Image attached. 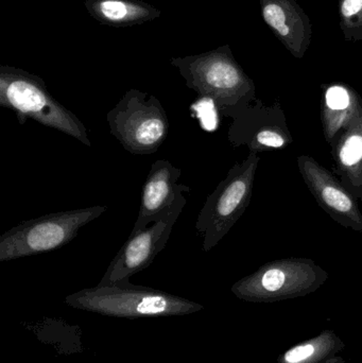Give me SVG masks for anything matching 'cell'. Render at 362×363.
Masks as SVG:
<instances>
[{"label":"cell","instance_id":"obj_7","mask_svg":"<svg viewBox=\"0 0 362 363\" xmlns=\"http://www.w3.org/2000/svg\"><path fill=\"white\" fill-rule=\"evenodd\" d=\"M327 273L310 258H284L264 264L252 275L234 285L233 291L244 298H276L312 291Z\"/></svg>","mask_w":362,"mask_h":363},{"label":"cell","instance_id":"obj_6","mask_svg":"<svg viewBox=\"0 0 362 363\" xmlns=\"http://www.w3.org/2000/svg\"><path fill=\"white\" fill-rule=\"evenodd\" d=\"M187 83L200 97L210 99L222 116L232 117L252 104L254 82L229 55H215L193 64L185 74Z\"/></svg>","mask_w":362,"mask_h":363},{"label":"cell","instance_id":"obj_15","mask_svg":"<svg viewBox=\"0 0 362 363\" xmlns=\"http://www.w3.org/2000/svg\"><path fill=\"white\" fill-rule=\"evenodd\" d=\"M340 29L348 42L362 40V0H339Z\"/></svg>","mask_w":362,"mask_h":363},{"label":"cell","instance_id":"obj_13","mask_svg":"<svg viewBox=\"0 0 362 363\" xmlns=\"http://www.w3.org/2000/svg\"><path fill=\"white\" fill-rule=\"evenodd\" d=\"M334 169L344 187L362 200V106L354 121L331 144Z\"/></svg>","mask_w":362,"mask_h":363},{"label":"cell","instance_id":"obj_17","mask_svg":"<svg viewBox=\"0 0 362 363\" xmlns=\"http://www.w3.org/2000/svg\"><path fill=\"white\" fill-rule=\"evenodd\" d=\"M315 353H316V347L312 343H306L289 350L284 355V360L286 363H303L310 359Z\"/></svg>","mask_w":362,"mask_h":363},{"label":"cell","instance_id":"obj_8","mask_svg":"<svg viewBox=\"0 0 362 363\" xmlns=\"http://www.w3.org/2000/svg\"><path fill=\"white\" fill-rule=\"evenodd\" d=\"M186 203V196L181 194L166 217L138 232L131 233L98 286L129 284L130 277L148 268L167 245L172 228Z\"/></svg>","mask_w":362,"mask_h":363},{"label":"cell","instance_id":"obj_4","mask_svg":"<svg viewBox=\"0 0 362 363\" xmlns=\"http://www.w3.org/2000/svg\"><path fill=\"white\" fill-rule=\"evenodd\" d=\"M106 121L111 134L133 155H153L169 134V119L161 102L136 89L125 94Z\"/></svg>","mask_w":362,"mask_h":363},{"label":"cell","instance_id":"obj_5","mask_svg":"<svg viewBox=\"0 0 362 363\" xmlns=\"http://www.w3.org/2000/svg\"><path fill=\"white\" fill-rule=\"evenodd\" d=\"M66 301L78 308L120 317L182 315L200 308L191 301L130 283L97 286L72 294Z\"/></svg>","mask_w":362,"mask_h":363},{"label":"cell","instance_id":"obj_14","mask_svg":"<svg viewBox=\"0 0 362 363\" xmlns=\"http://www.w3.org/2000/svg\"><path fill=\"white\" fill-rule=\"evenodd\" d=\"M361 106V97L352 87L338 83L327 86L321 102V121L325 140L329 145L354 121Z\"/></svg>","mask_w":362,"mask_h":363},{"label":"cell","instance_id":"obj_11","mask_svg":"<svg viewBox=\"0 0 362 363\" xmlns=\"http://www.w3.org/2000/svg\"><path fill=\"white\" fill-rule=\"evenodd\" d=\"M182 170L166 160L151 166L142 186V201L137 219L131 233H136L168 215L181 194L191 191L188 186L179 183Z\"/></svg>","mask_w":362,"mask_h":363},{"label":"cell","instance_id":"obj_9","mask_svg":"<svg viewBox=\"0 0 362 363\" xmlns=\"http://www.w3.org/2000/svg\"><path fill=\"white\" fill-rule=\"evenodd\" d=\"M227 138L234 148L246 146L255 153L286 149L293 143L282 106L257 98L232 117Z\"/></svg>","mask_w":362,"mask_h":363},{"label":"cell","instance_id":"obj_1","mask_svg":"<svg viewBox=\"0 0 362 363\" xmlns=\"http://www.w3.org/2000/svg\"><path fill=\"white\" fill-rule=\"evenodd\" d=\"M106 211V205H96L48 213L21 222L0 236V262L60 249L74 240L83 226Z\"/></svg>","mask_w":362,"mask_h":363},{"label":"cell","instance_id":"obj_10","mask_svg":"<svg viewBox=\"0 0 362 363\" xmlns=\"http://www.w3.org/2000/svg\"><path fill=\"white\" fill-rule=\"evenodd\" d=\"M297 162L302 178L321 208L340 225L362 232V213L356 199L341 181L310 155H300Z\"/></svg>","mask_w":362,"mask_h":363},{"label":"cell","instance_id":"obj_16","mask_svg":"<svg viewBox=\"0 0 362 363\" xmlns=\"http://www.w3.org/2000/svg\"><path fill=\"white\" fill-rule=\"evenodd\" d=\"M100 12L106 18L113 21H123L130 15L135 14L136 10L133 6H129L119 0H106L100 4Z\"/></svg>","mask_w":362,"mask_h":363},{"label":"cell","instance_id":"obj_3","mask_svg":"<svg viewBox=\"0 0 362 363\" xmlns=\"http://www.w3.org/2000/svg\"><path fill=\"white\" fill-rule=\"evenodd\" d=\"M259 162V153H249L206 199L196 221V230L203 238L204 252L212 251L244 215L252 198Z\"/></svg>","mask_w":362,"mask_h":363},{"label":"cell","instance_id":"obj_12","mask_svg":"<svg viewBox=\"0 0 362 363\" xmlns=\"http://www.w3.org/2000/svg\"><path fill=\"white\" fill-rule=\"evenodd\" d=\"M264 21L285 48L303 59L312 43L310 16L295 0H261Z\"/></svg>","mask_w":362,"mask_h":363},{"label":"cell","instance_id":"obj_2","mask_svg":"<svg viewBox=\"0 0 362 363\" xmlns=\"http://www.w3.org/2000/svg\"><path fill=\"white\" fill-rule=\"evenodd\" d=\"M0 106L12 111L21 125L27 119L62 132L91 147L84 123L74 113L57 102L44 83L28 74L4 72L0 78Z\"/></svg>","mask_w":362,"mask_h":363}]
</instances>
